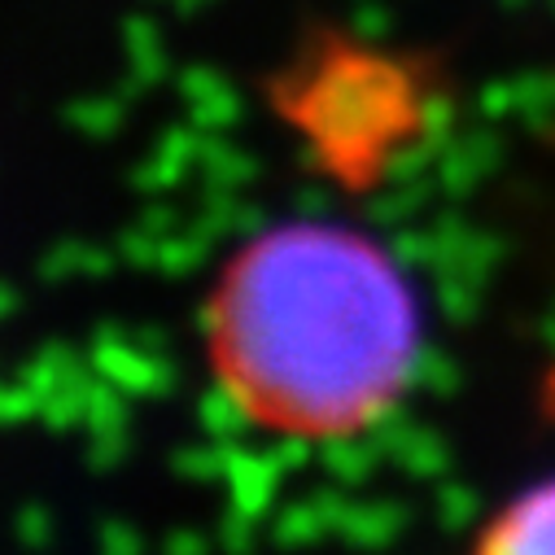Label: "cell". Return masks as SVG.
Returning <instances> with one entry per match:
<instances>
[{
	"label": "cell",
	"instance_id": "1",
	"mask_svg": "<svg viewBox=\"0 0 555 555\" xmlns=\"http://www.w3.org/2000/svg\"><path fill=\"white\" fill-rule=\"evenodd\" d=\"M202 328L258 421L298 434L367 429L411 385L421 354L393 254L315 223L254 236Z\"/></svg>",
	"mask_w": 555,
	"mask_h": 555
},
{
	"label": "cell",
	"instance_id": "2",
	"mask_svg": "<svg viewBox=\"0 0 555 555\" xmlns=\"http://www.w3.org/2000/svg\"><path fill=\"white\" fill-rule=\"evenodd\" d=\"M421 96L411 79L372 53H341L320 66L315 83L302 96L298 118L311 127V141L337 167L385 163L398 131L415 122Z\"/></svg>",
	"mask_w": 555,
	"mask_h": 555
},
{
	"label": "cell",
	"instance_id": "3",
	"mask_svg": "<svg viewBox=\"0 0 555 555\" xmlns=\"http://www.w3.org/2000/svg\"><path fill=\"white\" fill-rule=\"evenodd\" d=\"M92 372L114 380L122 393H167L180 380V367L167 359V350H150L122 328H96L92 333Z\"/></svg>",
	"mask_w": 555,
	"mask_h": 555
},
{
	"label": "cell",
	"instance_id": "4",
	"mask_svg": "<svg viewBox=\"0 0 555 555\" xmlns=\"http://www.w3.org/2000/svg\"><path fill=\"white\" fill-rule=\"evenodd\" d=\"M481 551L499 555H542L555 551V481H542L525 490L516 503H507L477 538Z\"/></svg>",
	"mask_w": 555,
	"mask_h": 555
},
{
	"label": "cell",
	"instance_id": "5",
	"mask_svg": "<svg viewBox=\"0 0 555 555\" xmlns=\"http://www.w3.org/2000/svg\"><path fill=\"white\" fill-rule=\"evenodd\" d=\"M503 154H507V145H503V135L494 131V127H477V131H460L455 141L442 150V158H438V189L447 193V197H468V193H477L499 167H503Z\"/></svg>",
	"mask_w": 555,
	"mask_h": 555
},
{
	"label": "cell",
	"instance_id": "6",
	"mask_svg": "<svg viewBox=\"0 0 555 555\" xmlns=\"http://www.w3.org/2000/svg\"><path fill=\"white\" fill-rule=\"evenodd\" d=\"M223 481H228V503L241 507V512H249L254 520H262L271 512L275 486H281V464L271 460V451H254V447L228 442Z\"/></svg>",
	"mask_w": 555,
	"mask_h": 555
},
{
	"label": "cell",
	"instance_id": "7",
	"mask_svg": "<svg viewBox=\"0 0 555 555\" xmlns=\"http://www.w3.org/2000/svg\"><path fill=\"white\" fill-rule=\"evenodd\" d=\"M406 520H411V512L402 503H354L350 499V507L337 525V538H346L359 551H380L402 538Z\"/></svg>",
	"mask_w": 555,
	"mask_h": 555
},
{
	"label": "cell",
	"instance_id": "8",
	"mask_svg": "<svg viewBox=\"0 0 555 555\" xmlns=\"http://www.w3.org/2000/svg\"><path fill=\"white\" fill-rule=\"evenodd\" d=\"M376 460H380V451H376V442L363 429L359 434H324L320 464H324L328 481H337L346 490H359V486H367Z\"/></svg>",
	"mask_w": 555,
	"mask_h": 555
},
{
	"label": "cell",
	"instance_id": "9",
	"mask_svg": "<svg viewBox=\"0 0 555 555\" xmlns=\"http://www.w3.org/2000/svg\"><path fill=\"white\" fill-rule=\"evenodd\" d=\"M249 402H245V393L223 376V380H215L202 398H197V425L215 438V442H236L245 429H249Z\"/></svg>",
	"mask_w": 555,
	"mask_h": 555
},
{
	"label": "cell",
	"instance_id": "10",
	"mask_svg": "<svg viewBox=\"0 0 555 555\" xmlns=\"http://www.w3.org/2000/svg\"><path fill=\"white\" fill-rule=\"evenodd\" d=\"M92 367V363H88ZM83 363H79V354L70 350V346H62V341H53V346H40L27 363H23V372H18V380L44 402L49 393H57L62 385H70V380H79L83 372H88Z\"/></svg>",
	"mask_w": 555,
	"mask_h": 555
},
{
	"label": "cell",
	"instance_id": "11",
	"mask_svg": "<svg viewBox=\"0 0 555 555\" xmlns=\"http://www.w3.org/2000/svg\"><path fill=\"white\" fill-rule=\"evenodd\" d=\"M197 167L206 171V184L210 189H241V184H249L258 176V163L249 154H241L236 145H228L223 131H202Z\"/></svg>",
	"mask_w": 555,
	"mask_h": 555
},
{
	"label": "cell",
	"instance_id": "12",
	"mask_svg": "<svg viewBox=\"0 0 555 555\" xmlns=\"http://www.w3.org/2000/svg\"><path fill=\"white\" fill-rule=\"evenodd\" d=\"M127 62H131V92L150 88L167 70V53L158 40V27L145 18H127Z\"/></svg>",
	"mask_w": 555,
	"mask_h": 555
},
{
	"label": "cell",
	"instance_id": "13",
	"mask_svg": "<svg viewBox=\"0 0 555 555\" xmlns=\"http://www.w3.org/2000/svg\"><path fill=\"white\" fill-rule=\"evenodd\" d=\"M324 533H333V529H328V520H324V512H320L315 499L289 503V507H281V512L271 516V542L275 546H311Z\"/></svg>",
	"mask_w": 555,
	"mask_h": 555
},
{
	"label": "cell",
	"instance_id": "14",
	"mask_svg": "<svg viewBox=\"0 0 555 555\" xmlns=\"http://www.w3.org/2000/svg\"><path fill=\"white\" fill-rule=\"evenodd\" d=\"M516 118H525L533 131L555 127V70L516 75Z\"/></svg>",
	"mask_w": 555,
	"mask_h": 555
},
{
	"label": "cell",
	"instance_id": "15",
	"mask_svg": "<svg viewBox=\"0 0 555 555\" xmlns=\"http://www.w3.org/2000/svg\"><path fill=\"white\" fill-rule=\"evenodd\" d=\"M210 241L215 236H206L202 228H189V232H167L163 241H158V271L163 275H171V281H184V275H193L202 262H206V254H210Z\"/></svg>",
	"mask_w": 555,
	"mask_h": 555
},
{
	"label": "cell",
	"instance_id": "16",
	"mask_svg": "<svg viewBox=\"0 0 555 555\" xmlns=\"http://www.w3.org/2000/svg\"><path fill=\"white\" fill-rule=\"evenodd\" d=\"M425 206H429V184H425V180H411V184H398V189L380 193V197L367 206V223L393 232V228L411 223Z\"/></svg>",
	"mask_w": 555,
	"mask_h": 555
},
{
	"label": "cell",
	"instance_id": "17",
	"mask_svg": "<svg viewBox=\"0 0 555 555\" xmlns=\"http://www.w3.org/2000/svg\"><path fill=\"white\" fill-rule=\"evenodd\" d=\"M434 512H438V525L447 533H468L481 520V494L468 481H442L438 499H434Z\"/></svg>",
	"mask_w": 555,
	"mask_h": 555
},
{
	"label": "cell",
	"instance_id": "18",
	"mask_svg": "<svg viewBox=\"0 0 555 555\" xmlns=\"http://www.w3.org/2000/svg\"><path fill=\"white\" fill-rule=\"evenodd\" d=\"M411 385L434 393V398H451L464 389V367L442 350H421L411 363Z\"/></svg>",
	"mask_w": 555,
	"mask_h": 555
},
{
	"label": "cell",
	"instance_id": "19",
	"mask_svg": "<svg viewBox=\"0 0 555 555\" xmlns=\"http://www.w3.org/2000/svg\"><path fill=\"white\" fill-rule=\"evenodd\" d=\"M481 294H486L481 285L464 281V275H451V271H438V281H434V302L451 324H473L481 315Z\"/></svg>",
	"mask_w": 555,
	"mask_h": 555
},
{
	"label": "cell",
	"instance_id": "20",
	"mask_svg": "<svg viewBox=\"0 0 555 555\" xmlns=\"http://www.w3.org/2000/svg\"><path fill=\"white\" fill-rule=\"evenodd\" d=\"M189 118H193L197 131H228V127L241 118V96L232 92L228 79H219L206 96H197V101L189 105Z\"/></svg>",
	"mask_w": 555,
	"mask_h": 555
},
{
	"label": "cell",
	"instance_id": "21",
	"mask_svg": "<svg viewBox=\"0 0 555 555\" xmlns=\"http://www.w3.org/2000/svg\"><path fill=\"white\" fill-rule=\"evenodd\" d=\"M66 118H70V127L92 135V141H105V135H114L122 122V101L118 96H88V101H75L66 109Z\"/></svg>",
	"mask_w": 555,
	"mask_h": 555
},
{
	"label": "cell",
	"instance_id": "22",
	"mask_svg": "<svg viewBox=\"0 0 555 555\" xmlns=\"http://www.w3.org/2000/svg\"><path fill=\"white\" fill-rule=\"evenodd\" d=\"M389 254H393V262L402 267V271H434V254H438V245H434V228H415V223H402V228H393L389 232Z\"/></svg>",
	"mask_w": 555,
	"mask_h": 555
},
{
	"label": "cell",
	"instance_id": "23",
	"mask_svg": "<svg viewBox=\"0 0 555 555\" xmlns=\"http://www.w3.org/2000/svg\"><path fill=\"white\" fill-rule=\"evenodd\" d=\"M171 468L180 473V477H189V481H197V486H210V481H219L223 477V468H228V442H202V447H184L176 460H171Z\"/></svg>",
	"mask_w": 555,
	"mask_h": 555
},
{
	"label": "cell",
	"instance_id": "24",
	"mask_svg": "<svg viewBox=\"0 0 555 555\" xmlns=\"http://www.w3.org/2000/svg\"><path fill=\"white\" fill-rule=\"evenodd\" d=\"M184 171H189V163H180V158L154 150V158L135 167L131 180H135V189H145V193H167V189H176V184L184 180Z\"/></svg>",
	"mask_w": 555,
	"mask_h": 555
},
{
	"label": "cell",
	"instance_id": "25",
	"mask_svg": "<svg viewBox=\"0 0 555 555\" xmlns=\"http://www.w3.org/2000/svg\"><path fill=\"white\" fill-rule=\"evenodd\" d=\"M83 249L88 241H57L44 258H40V275L44 281H70V275H83Z\"/></svg>",
	"mask_w": 555,
	"mask_h": 555
},
{
	"label": "cell",
	"instance_id": "26",
	"mask_svg": "<svg viewBox=\"0 0 555 555\" xmlns=\"http://www.w3.org/2000/svg\"><path fill=\"white\" fill-rule=\"evenodd\" d=\"M477 114L486 122H499V118H512L516 114V79H490L477 88Z\"/></svg>",
	"mask_w": 555,
	"mask_h": 555
},
{
	"label": "cell",
	"instance_id": "27",
	"mask_svg": "<svg viewBox=\"0 0 555 555\" xmlns=\"http://www.w3.org/2000/svg\"><path fill=\"white\" fill-rule=\"evenodd\" d=\"M158 232H150L141 219H135V228H127L122 232V241H118V258L127 262V267H154L158 262Z\"/></svg>",
	"mask_w": 555,
	"mask_h": 555
},
{
	"label": "cell",
	"instance_id": "28",
	"mask_svg": "<svg viewBox=\"0 0 555 555\" xmlns=\"http://www.w3.org/2000/svg\"><path fill=\"white\" fill-rule=\"evenodd\" d=\"M27 415H40V398L23 380H0V425H18Z\"/></svg>",
	"mask_w": 555,
	"mask_h": 555
},
{
	"label": "cell",
	"instance_id": "29",
	"mask_svg": "<svg viewBox=\"0 0 555 555\" xmlns=\"http://www.w3.org/2000/svg\"><path fill=\"white\" fill-rule=\"evenodd\" d=\"M350 27H354L359 40L376 44V40H385V36L393 31V14H389L385 5H376V0H359L354 14H350Z\"/></svg>",
	"mask_w": 555,
	"mask_h": 555
},
{
	"label": "cell",
	"instance_id": "30",
	"mask_svg": "<svg viewBox=\"0 0 555 555\" xmlns=\"http://www.w3.org/2000/svg\"><path fill=\"white\" fill-rule=\"evenodd\" d=\"M254 516L249 512H241V507H232L228 503V512H223V520H219V533H215V542L219 546H228V551H249L254 546Z\"/></svg>",
	"mask_w": 555,
	"mask_h": 555
},
{
	"label": "cell",
	"instance_id": "31",
	"mask_svg": "<svg viewBox=\"0 0 555 555\" xmlns=\"http://www.w3.org/2000/svg\"><path fill=\"white\" fill-rule=\"evenodd\" d=\"M96 542H101V551H109V555H135V551L145 546V533L135 529V525H127V520H101Z\"/></svg>",
	"mask_w": 555,
	"mask_h": 555
},
{
	"label": "cell",
	"instance_id": "32",
	"mask_svg": "<svg viewBox=\"0 0 555 555\" xmlns=\"http://www.w3.org/2000/svg\"><path fill=\"white\" fill-rule=\"evenodd\" d=\"M267 451H271V460H275V464H281V473H294V468H302L307 460H315V455H320V451L307 442V434H298V429H289L285 438H275Z\"/></svg>",
	"mask_w": 555,
	"mask_h": 555
},
{
	"label": "cell",
	"instance_id": "33",
	"mask_svg": "<svg viewBox=\"0 0 555 555\" xmlns=\"http://www.w3.org/2000/svg\"><path fill=\"white\" fill-rule=\"evenodd\" d=\"M14 533H18V542H23V546L40 551V546H49V542H53V516H49L44 507H23V512H18V520H14Z\"/></svg>",
	"mask_w": 555,
	"mask_h": 555
},
{
	"label": "cell",
	"instance_id": "34",
	"mask_svg": "<svg viewBox=\"0 0 555 555\" xmlns=\"http://www.w3.org/2000/svg\"><path fill=\"white\" fill-rule=\"evenodd\" d=\"M122 455H127V429L92 434V442H88V464L92 468H114V464H122Z\"/></svg>",
	"mask_w": 555,
	"mask_h": 555
},
{
	"label": "cell",
	"instance_id": "35",
	"mask_svg": "<svg viewBox=\"0 0 555 555\" xmlns=\"http://www.w3.org/2000/svg\"><path fill=\"white\" fill-rule=\"evenodd\" d=\"M219 79H223V75H219V70H210V66H184V70H180V96L193 105V101H197V96H206Z\"/></svg>",
	"mask_w": 555,
	"mask_h": 555
},
{
	"label": "cell",
	"instance_id": "36",
	"mask_svg": "<svg viewBox=\"0 0 555 555\" xmlns=\"http://www.w3.org/2000/svg\"><path fill=\"white\" fill-rule=\"evenodd\" d=\"M294 206H298V215H307V219H324V215L333 210V193H328L324 184H302V189L294 193Z\"/></svg>",
	"mask_w": 555,
	"mask_h": 555
},
{
	"label": "cell",
	"instance_id": "37",
	"mask_svg": "<svg viewBox=\"0 0 555 555\" xmlns=\"http://www.w3.org/2000/svg\"><path fill=\"white\" fill-rule=\"evenodd\" d=\"M167 551L171 555H202V551H210V538L197 533V529H171L167 533Z\"/></svg>",
	"mask_w": 555,
	"mask_h": 555
},
{
	"label": "cell",
	"instance_id": "38",
	"mask_svg": "<svg viewBox=\"0 0 555 555\" xmlns=\"http://www.w3.org/2000/svg\"><path fill=\"white\" fill-rule=\"evenodd\" d=\"M141 223H145L150 232L167 236V232H176V223H180V219H176V210H171V206H145V210H141Z\"/></svg>",
	"mask_w": 555,
	"mask_h": 555
},
{
	"label": "cell",
	"instance_id": "39",
	"mask_svg": "<svg viewBox=\"0 0 555 555\" xmlns=\"http://www.w3.org/2000/svg\"><path fill=\"white\" fill-rule=\"evenodd\" d=\"M538 341H542V346H546V354L555 359V307H551V311L538 320Z\"/></svg>",
	"mask_w": 555,
	"mask_h": 555
},
{
	"label": "cell",
	"instance_id": "40",
	"mask_svg": "<svg viewBox=\"0 0 555 555\" xmlns=\"http://www.w3.org/2000/svg\"><path fill=\"white\" fill-rule=\"evenodd\" d=\"M14 311H18V294H14V285L0 281V320H10Z\"/></svg>",
	"mask_w": 555,
	"mask_h": 555
},
{
	"label": "cell",
	"instance_id": "41",
	"mask_svg": "<svg viewBox=\"0 0 555 555\" xmlns=\"http://www.w3.org/2000/svg\"><path fill=\"white\" fill-rule=\"evenodd\" d=\"M546 411L555 415V376H551V385H546Z\"/></svg>",
	"mask_w": 555,
	"mask_h": 555
},
{
	"label": "cell",
	"instance_id": "42",
	"mask_svg": "<svg viewBox=\"0 0 555 555\" xmlns=\"http://www.w3.org/2000/svg\"><path fill=\"white\" fill-rule=\"evenodd\" d=\"M499 5H503V10H525L529 0H499Z\"/></svg>",
	"mask_w": 555,
	"mask_h": 555
},
{
	"label": "cell",
	"instance_id": "43",
	"mask_svg": "<svg viewBox=\"0 0 555 555\" xmlns=\"http://www.w3.org/2000/svg\"><path fill=\"white\" fill-rule=\"evenodd\" d=\"M180 10H197V5H206V0H176Z\"/></svg>",
	"mask_w": 555,
	"mask_h": 555
},
{
	"label": "cell",
	"instance_id": "44",
	"mask_svg": "<svg viewBox=\"0 0 555 555\" xmlns=\"http://www.w3.org/2000/svg\"><path fill=\"white\" fill-rule=\"evenodd\" d=\"M546 10H551V14H555V0H546Z\"/></svg>",
	"mask_w": 555,
	"mask_h": 555
},
{
	"label": "cell",
	"instance_id": "45",
	"mask_svg": "<svg viewBox=\"0 0 555 555\" xmlns=\"http://www.w3.org/2000/svg\"><path fill=\"white\" fill-rule=\"evenodd\" d=\"M551 307H555V302H551Z\"/></svg>",
	"mask_w": 555,
	"mask_h": 555
}]
</instances>
